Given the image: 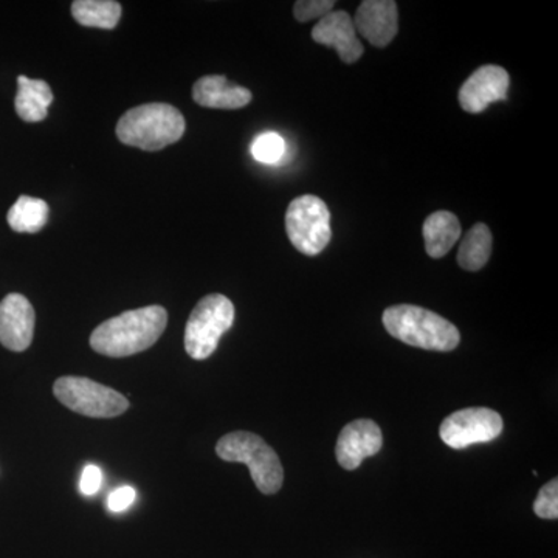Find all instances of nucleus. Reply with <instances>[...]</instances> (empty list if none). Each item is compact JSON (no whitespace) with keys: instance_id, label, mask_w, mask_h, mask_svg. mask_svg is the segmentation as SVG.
Returning <instances> with one entry per match:
<instances>
[{"instance_id":"11","label":"nucleus","mask_w":558,"mask_h":558,"mask_svg":"<svg viewBox=\"0 0 558 558\" xmlns=\"http://www.w3.org/2000/svg\"><path fill=\"white\" fill-rule=\"evenodd\" d=\"M384 444L379 425L369 418H359L341 429L337 440V461L341 468L355 470L363 459L379 453Z\"/></svg>"},{"instance_id":"23","label":"nucleus","mask_w":558,"mask_h":558,"mask_svg":"<svg viewBox=\"0 0 558 558\" xmlns=\"http://www.w3.org/2000/svg\"><path fill=\"white\" fill-rule=\"evenodd\" d=\"M135 499H137V492L130 486H124L109 495L108 506L112 512H124L134 505Z\"/></svg>"},{"instance_id":"16","label":"nucleus","mask_w":558,"mask_h":558,"mask_svg":"<svg viewBox=\"0 0 558 558\" xmlns=\"http://www.w3.org/2000/svg\"><path fill=\"white\" fill-rule=\"evenodd\" d=\"M461 223L450 211H436L424 223L425 250L432 258H444L461 238Z\"/></svg>"},{"instance_id":"24","label":"nucleus","mask_w":558,"mask_h":558,"mask_svg":"<svg viewBox=\"0 0 558 558\" xmlns=\"http://www.w3.org/2000/svg\"><path fill=\"white\" fill-rule=\"evenodd\" d=\"M102 486V472L97 465H86L81 475L80 488L84 495L90 497V495L97 494Z\"/></svg>"},{"instance_id":"7","label":"nucleus","mask_w":558,"mask_h":558,"mask_svg":"<svg viewBox=\"0 0 558 558\" xmlns=\"http://www.w3.org/2000/svg\"><path fill=\"white\" fill-rule=\"evenodd\" d=\"M286 231L299 252L317 256L332 238L328 205L312 194L296 197L286 213Z\"/></svg>"},{"instance_id":"9","label":"nucleus","mask_w":558,"mask_h":558,"mask_svg":"<svg viewBox=\"0 0 558 558\" xmlns=\"http://www.w3.org/2000/svg\"><path fill=\"white\" fill-rule=\"evenodd\" d=\"M509 73L499 65H483L459 90V105L469 113H480L492 102L508 98Z\"/></svg>"},{"instance_id":"15","label":"nucleus","mask_w":558,"mask_h":558,"mask_svg":"<svg viewBox=\"0 0 558 558\" xmlns=\"http://www.w3.org/2000/svg\"><path fill=\"white\" fill-rule=\"evenodd\" d=\"M53 92L49 84L43 80H31L21 75L17 78V95L14 100L17 116L27 123H38L47 119L51 102H53Z\"/></svg>"},{"instance_id":"6","label":"nucleus","mask_w":558,"mask_h":558,"mask_svg":"<svg viewBox=\"0 0 558 558\" xmlns=\"http://www.w3.org/2000/svg\"><path fill=\"white\" fill-rule=\"evenodd\" d=\"M53 392L65 409L87 417H117L130 409V402L119 391L86 377H60Z\"/></svg>"},{"instance_id":"12","label":"nucleus","mask_w":558,"mask_h":558,"mask_svg":"<svg viewBox=\"0 0 558 558\" xmlns=\"http://www.w3.org/2000/svg\"><path fill=\"white\" fill-rule=\"evenodd\" d=\"M354 27L374 47H387L399 32L398 3L392 0H365L355 14Z\"/></svg>"},{"instance_id":"4","label":"nucleus","mask_w":558,"mask_h":558,"mask_svg":"<svg viewBox=\"0 0 558 558\" xmlns=\"http://www.w3.org/2000/svg\"><path fill=\"white\" fill-rule=\"evenodd\" d=\"M216 453L227 462L247 464L250 475L264 495H274L282 487L284 472L278 454L266 440L248 432H234L219 439Z\"/></svg>"},{"instance_id":"21","label":"nucleus","mask_w":558,"mask_h":558,"mask_svg":"<svg viewBox=\"0 0 558 558\" xmlns=\"http://www.w3.org/2000/svg\"><path fill=\"white\" fill-rule=\"evenodd\" d=\"M534 512L543 520L558 519V481H549L539 488L537 499L534 502Z\"/></svg>"},{"instance_id":"20","label":"nucleus","mask_w":558,"mask_h":558,"mask_svg":"<svg viewBox=\"0 0 558 558\" xmlns=\"http://www.w3.org/2000/svg\"><path fill=\"white\" fill-rule=\"evenodd\" d=\"M286 154V142L277 132H264L252 143L253 159L259 163L277 165Z\"/></svg>"},{"instance_id":"19","label":"nucleus","mask_w":558,"mask_h":558,"mask_svg":"<svg viewBox=\"0 0 558 558\" xmlns=\"http://www.w3.org/2000/svg\"><path fill=\"white\" fill-rule=\"evenodd\" d=\"M50 208L46 201L21 196L10 208L9 226L17 233H38L49 220Z\"/></svg>"},{"instance_id":"10","label":"nucleus","mask_w":558,"mask_h":558,"mask_svg":"<svg viewBox=\"0 0 558 558\" xmlns=\"http://www.w3.org/2000/svg\"><path fill=\"white\" fill-rule=\"evenodd\" d=\"M35 322L31 301L21 293H10L0 301V343L14 352L31 348Z\"/></svg>"},{"instance_id":"18","label":"nucleus","mask_w":558,"mask_h":558,"mask_svg":"<svg viewBox=\"0 0 558 558\" xmlns=\"http://www.w3.org/2000/svg\"><path fill=\"white\" fill-rule=\"evenodd\" d=\"M492 233L486 223H476L459 245L458 264L461 269L478 271L490 259Z\"/></svg>"},{"instance_id":"2","label":"nucleus","mask_w":558,"mask_h":558,"mask_svg":"<svg viewBox=\"0 0 558 558\" xmlns=\"http://www.w3.org/2000/svg\"><path fill=\"white\" fill-rule=\"evenodd\" d=\"M384 326L395 339L427 351H453L461 341V333L449 319L411 304L388 307L384 312Z\"/></svg>"},{"instance_id":"13","label":"nucleus","mask_w":558,"mask_h":558,"mask_svg":"<svg viewBox=\"0 0 558 558\" xmlns=\"http://www.w3.org/2000/svg\"><path fill=\"white\" fill-rule=\"evenodd\" d=\"M312 38L322 46L336 49L340 60L347 64L357 62L365 51L357 38L354 21L347 11H330L326 14L312 31Z\"/></svg>"},{"instance_id":"3","label":"nucleus","mask_w":558,"mask_h":558,"mask_svg":"<svg viewBox=\"0 0 558 558\" xmlns=\"http://www.w3.org/2000/svg\"><path fill=\"white\" fill-rule=\"evenodd\" d=\"M185 119L174 106L149 102L128 110L117 124L120 142L143 150H160L179 142Z\"/></svg>"},{"instance_id":"5","label":"nucleus","mask_w":558,"mask_h":558,"mask_svg":"<svg viewBox=\"0 0 558 558\" xmlns=\"http://www.w3.org/2000/svg\"><path fill=\"white\" fill-rule=\"evenodd\" d=\"M234 306L220 293L202 299L191 312L185 329V349L191 359L205 360L215 354L220 337L233 326Z\"/></svg>"},{"instance_id":"22","label":"nucleus","mask_w":558,"mask_h":558,"mask_svg":"<svg viewBox=\"0 0 558 558\" xmlns=\"http://www.w3.org/2000/svg\"><path fill=\"white\" fill-rule=\"evenodd\" d=\"M336 7L333 0H299L293 7V14L299 22L323 20Z\"/></svg>"},{"instance_id":"14","label":"nucleus","mask_w":558,"mask_h":558,"mask_svg":"<svg viewBox=\"0 0 558 558\" xmlns=\"http://www.w3.org/2000/svg\"><path fill=\"white\" fill-rule=\"evenodd\" d=\"M193 98L202 108L233 110L245 108L252 101V92L226 76L209 75L196 81Z\"/></svg>"},{"instance_id":"1","label":"nucleus","mask_w":558,"mask_h":558,"mask_svg":"<svg viewBox=\"0 0 558 558\" xmlns=\"http://www.w3.org/2000/svg\"><path fill=\"white\" fill-rule=\"evenodd\" d=\"M167 325L168 312L161 306L123 312L92 332L90 347L106 357H130L153 348Z\"/></svg>"},{"instance_id":"8","label":"nucleus","mask_w":558,"mask_h":558,"mask_svg":"<svg viewBox=\"0 0 558 558\" xmlns=\"http://www.w3.org/2000/svg\"><path fill=\"white\" fill-rule=\"evenodd\" d=\"M505 422L490 409H465L450 414L439 428V436L447 446L462 450L473 444H486L497 439Z\"/></svg>"},{"instance_id":"17","label":"nucleus","mask_w":558,"mask_h":558,"mask_svg":"<svg viewBox=\"0 0 558 558\" xmlns=\"http://www.w3.org/2000/svg\"><path fill=\"white\" fill-rule=\"evenodd\" d=\"M72 14L73 20L84 27L112 31L119 25L121 5L113 0H75Z\"/></svg>"}]
</instances>
